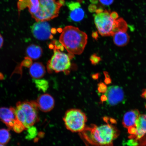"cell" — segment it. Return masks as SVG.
Segmentation results:
<instances>
[{"mask_svg": "<svg viewBox=\"0 0 146 146\" xmlns=\"http://www.w3.org/2000/svg\"><path fill=\"white\" fill-rule=\"evenodd\" d=\"M110 15L111 17L115 20L117 19L118 17V14L116 12H114L111 13Z\"/></svg>", "mask_w": 146, "mask_h": 146, "instance_id": "cell-28", "label": "cell"}, {"mask_svg": "<svg viewBox=\"0 0 146 146\" xmlns=\"http://www.w3.org/2000/svg\"><path fill=\"white\" fill-rule=\"evenodd\" d=\"M98 126H86L79 136L86 146H113L119 132L115 125L108 122Z\"/></svg>", "mask_w": 146, "mask_h": 146, "instance_id": "cell-1", "label": "cell"}, {"mask_svg": "<svg viewBox=\"0 0 146 146\" xmlns=\"http://www.w3.org/2000/svg\"><path fill=\"white\" fill-rule=\"evenodd\" d=\"M66 4L70 11L80 8L81 7L80 3L78 2L71 1L70 2L67 3Z\"/></svg>", "mask_w": 146, "mask_h": 146, "instance_id": "cell-23", "label": "cell"}, {"mask_svg": "<svg viewBox=\"0 0 146 146\" xmlns=\"http://www.w3.org/2000/svg\"><path fill=\"white\" fill-rule=\"evenodd\" d=\"M98 0H90V2L93 4H96L98 2Z\"/></svg>", "mask_w": 146, "mask_h": 146, "instance_id": "cell-33", "label": "cell"}, {"mask_svg": "<svg viewBox=\"0 0 146 146\" xmlns=\"http://www.w3.org/2000/svg\"><path fill=\"white\" fill-rule=\"evenodd\" d=\"M66 127L74 133H80L86 127L87 118L84 113L81 110L71 109L65 112L63 118Z\"/></svg>", "mask_w": 146, "mask_h": 146, "instance_id": "cell-6", "label": "cell"}, {"mask_svg": "<svg viewBox=\"0 0 146 146\" xmlns=\"http://www.w3.org/2000/svg\"><path fill=\"white\" fill-rule=\"evenodd\" d=\"M0 119L9 129H12L14 122L17 119L14 108L12 107L1 108Z\"/></svg>", "mask_w": 146, "mask_h": 146, "instance_id": "cell-13", "label": "cell"}, {"mask_svg": "<svg viewBox=\"0 0 146 146\" xmlns=\"http://www.w3.org/2000/svg\"><path fill=\"white\" fill-rule=\"evenodd\" d=\"M14 109L16 119L21 122L26 129L39 121V108L36 102H18Z\"/></svg>", "mask_w": 146, "mask_h": 146, "instance_id": "cell-4", "label": "cell"}, {"mask_svg": "<svg viewBox=\"0 0 146 146\" xmlns=\"http://www.w3.org/2000/svg\"><path fill=\"white\" fill-rule=\"evenodd\" d=\"M141 96L146 100V88L144 89L141 94Z\"/></svg>", "mask_w": 146, "mask_h": 146, "instance_id": "cell-30", "label": "cell"}, {"mask_svg": "<svg viewBox=\"0 0 146 146\" xmlns=\"http://www.w3.org/2000/svg\"><path fill=\"white\" fill-rule=\"evenodd\" d=\"M105 82L107 84H110L111 82V80L110 78H106Z\"/></svg>", "mask_w": 146, "mask_h": 146, "instance_id": "cell-31", "label": "cell"}, {"mask_svg": "<svg viewBox=\"0 0 146 146\" xmlns=\"http://www.w3.org/2000/svg\"><path fill=\"white\" fill-rule=\"evenodd\" d=\"M33 81L38 90L45 92L49 88L48 81L44 79H34Z\"/></svg>", "mask_w": 146, "mask_h": 146, "instance_id": "cell-19", "label": "cell"}, {"mask_svg": "<svg viewBox=\"0 0 146 146\" xmlns=\"http://www.w3.org/2000/svg\"><path fill=\"white\" fill-rule=\"evenodd\" d=\"M43 51L39 46L32 44L27 47L26 53L27 57L33 60H37L41 57Z\"/></svg>", "mask_w": 146, "mask_h": 146, "instance_id": "cell-17", "label": "cell"}, {"mask_svg": "<svg viewBox=\"0 0 146 146\" xmlns=\"http://www.w3.org/2000/svg\"><path fill=\"white\" fill-rule=\"evenodd\" d=\"M100 1L102 4L108 6L112 4L114 0H100Z\"/></svg>", "mask_w": 146, "mask_h": 146, "instance_id": "cell-26", "label": "cell"}, {"mask_svg": "<svg viewBox=\"0 0 146 146\" xmlns=\"http://www.w3.org/2000/svg\"><path fill=\"white\" fill-rule=\"evenodd\" d=\"M3 43V36L0 34V48L2 47Z\"/></svg>", "mask_w": 146, "mask_h": 146, "instance_id": "cell-29", "label": "cell"}, {"mask_svg": "<svg viewBox=\"0 0 146 146\" xmlns=\"http://www.w3.org/2000/svg\"><path fill=\"white\" fill-rule=\"evenodd\" d=\"M87 39L86 34L78 27L67 26L63 29L59 42L69 53L79 55L83 52Z\"/></svg>", "mask_w": 146, "mask_h": 146, "instance_id": "cell-2", "label": "cell"}, {"mask_svg": "<svg viewBox=\"0 0 146 146\" xmlns=\"http://www.w3.org/2000/svg\"><path fill=\"white\" fill-rule=\"evenodd\" d=\"M26 129L23 124L17 119L16 120L12 128V129L16 133H20Z\"/></svg>", "mask_w": 146, "mask_h": 146, "instance_id": "cell-22", "label": "cell"}, {"mask_svg": "<svg viewBox=\"0 0 146 146\" xmlns=\"http://www.w3.org/2000/svg\"><path fill=\"white\" fill-rule=\"evenodd\" d=\"M11 139V134L8 129H0V143L5 145L8 143Z\"/></svg>", "mask_w": 146, "mask_h": 146, "instance_id": "cell-20", "label": "cell"}, {"mask_svg": "<svg viewBox=\"0 0 146 146\" xmlns=\"http://www.w3.org/2000/svg\"><path fill=\"white\" fill-rule=\"evenodd\" d=\"M134 134L129 136L130 146H141L146 145V114H140L136 122Z\"/></svg>", "mask_w": 146, "mask_h": 146, "instance_id": "cell-8", "label": "cell"}, {"mask_svg": "<svg viewBox=\"0 0 146 146\" xmlns=\"http://www.w3.org/2000/svg\"><path fill=\"white\" fill-rule=\"evenodd\" d=\"M36 102L38 108L44 112H48L52 110L55 105L54 98L48 94L40 96L38 98Z\"/></svg>", "mask_w": 146, "mask_h": 146, "instance_id": "cell-12", "label": "cell"}, {"mask_svg": "<svg viewBox=\"0 0 146 146\" xmlns=\"http://www.w3.org/2000/svg\"><path fill=\"white\" fill-rule=\"evenodd\" d=\"M29 72L31 76L34 79H39L44 75L45 67L41 63H34L31 66Z\"/></svg>", "mask_w": 146, "mask_h": 146, "instance_id": "cell-15", "label": "cell"}, {"mask_svg": "<svg viewBox=\"0 0 146 146\" xmlns=\"http://www.w3.org/2000/svg\"><path fill=\"white\" fill-rule=\"evenodd\" d=\"M25 138L27 140H31L35 139L38 134L37 129L33 125L27 128Z\"/></svg>", "mask_w": 146, "mask_h": 146, "instance_id": "cell-21", "label": "cell"}, {"mask_svg": "<svg viewBox=\"0 0 146 146\" xmlns=\"http://www.w3.org/2000/svg\"><path fill=\"white\" fill-rule=\"evenodd\" d=\"M97 7L96 5L94 4H91L89 5L88 10L89 12L91 13L96 12L97 10Z\"/></svg>", "mask_w": 146, "mask_h": 146, "instance_id": "cell-27", "label": "cell"}, {"mask_svg": "<svg viewBox=\"0 0 146 146\" xmlns=\"http://www.w3.org/2000/svg\"><path fill=\"white\" fill-rule=\"evenodd\" d=\"M110 12L106 10L95 16L94 23L100 34L103 36H113L115 33L127 32V23L122 18L115 20L111 17Z\"/></svg>", "mask_w": 146, "mask_h": 146, "instance_id": "cell-3", "label": "cell"}, {"mask_svg": "<svg viewBox=\"0 0 146 146\" xmlns=\"http://www.w3.org/2000/svg\"><path fill=\"white\" fill-rule=\"evenodd\" d=\"M31 29L35 38L40 40H45L52 38L50 25L46 21L36 22Z\"/></svg>", "mask_w": 146, "mask_h": 146, "instance_id": "cell-10", "label": "cell"}, {"mask_svg": "<svg viewBox=\"0 0 146 146\" xmlns=\"http://www.w3.org/2000/svg\"><path fill=\"white\" fill-rule=\"evenodd\" d=\"M124 96V91L121 87L113 85L108 88L101 99L103 102H106L108 105L115 106L123 101Z\"/></svg>", "mask_w": 146, "mask_h": 146, "instance_id": "cell-9", "label": "cell"}, {"mask_svg": "<svg viewBox=\"0 0 146 146\" xmlns=\"http://www.w3.org/2000/svg\"><path fill=\"white\" fill-rule=\"evenodd\" d=\"M85 16V12L83 9L79 8L71 11L69 18L74 22H80L83 19Z\"/></svg>", "mask_w": 146, "mask_h": 146, "instance_id": "cell-18", "label": "cell"}, {"mask_svg": "<svg viewBox=\"0 0 146 146\" xmlns=\"http://www.w3.org/2000/svg\"><path fill=\"white\" fill-rule=\"evenodd\" d=\"M0 146H5L4 145H3V144H1L0 143Z\"/></svg>", "mask_w": 146, "mask_h": 146, "instance_id": "cell-35", "label": "cell"}, {"mask_svg": "<svg viewBox=\"0 0 146 146\" xmlns=\"http://www.w3.org/2000/svg\"><path fill=\"white\" fill-rule=\"evenodd\" d=\"M140 115L139 111L137 109L129 111L124 115L122 123L131 135L134 134L136 122Z\"/></svg>", "mask_w": 146, "mask_h": 146, "instance_id": "cell-11", "label": "cell"}, {"mask_svg": "<svg viewBox=\"0 0 146 146\" xmlns=\"http://www.w3.org/2000/svg\"><path fill=\"white\" fill-rule=\"evenodd\" d=\"M103 11L104 10H103V9H102L101 8H99L98 9H97L96 11V14L99 13H100L103 12Z\"/></svg>", "mask_w": 146, "mask_h": 146, "instance_id": "cell-32", "label": "cell"}, {"mask_svg": "<svg viewBox=\"0 0 146 146\" xmlns=\"http://www.w3.org/2000/svg\"><path fill=\"white\" fill-rule=\"evenodd\" d=\"M17 5L19 11L28 8L32 15L37 12L39 6V0H19Z\"/></svg>", "mask_w": 146, "mask_h": 146, "instance_id": "cell-14", "label": "cell"}, {"mask_svg": "<svg viewBox=\"0 0 146 146\" xmlns=\"http://www.w3.org/2000/svg\"><path fill=\"white\" fill-rule=\"evenodd\" d=\"M63 5L56 0H39V9L32 17L36 22L50 21L58 17Z\"/></svg>", "mask_w": 146, "mask_h": 146, "instance_id": "cell-5", "label": "cell"}, {"mask_svg": "<svg viewBox=\"0 0 146 146\" xmlns=\"http://www.w3.org/2000/svg\"><path fill=\"white\" fill-rule=\"evenodd\" d=\"M114 43L119 47L126 45L129 41V36L126 32L120 31L117 32L113 35Z\"/></svg>", "mask_w": 146, "mask_h": 146, "instance_id": "cell-16", "label": "cell"}, {"mask_svg": "<svg viewBox=\"0 0 146 146\" xmlns=\"http://www.w3.org/2000/svg\"><path fill=\"white\" fill-rule=\"evenodd\" d=\"M54 54L47 63L48 72L54 71L58 73L68 70L71 66L70 58L68 55L62 52L59 49L54 47Z\"/></svg>", "mask_w": 146, "mask_h": 146, "instance_id": "cell-7", "label": "cell"}, {"mask_svg": "<svg viewBox=\"0 0 146 146\" xmlns=\"http://www.w3.org/2000/svg\"><path fill=\"white\" fill-rule=\"evenodd\" d=\"M107 87L105 84L103 83H100L99 84L98 87V90L100 92L105 93L106 91Z\"/></svg>", "mask_w": 146, "mask_h": 146, "instance_id": "cell-25", "label": "cell"}, {"mask_svg": "<svg viewBox=\"0 0 146 146\" xmlns=\"http://www.w3.org/2000/svg\"><path fill=\"white\" fill-rule=\"evenodd\" d=\"M58 1H59L60 3H61L62 5H63L65 3L64 0H59Z\"/></svg>", "mask_w": 146, "mask_h": 146, "instance_id": "cell-34", "label": "cell"}, {"mask_svg": "<svg viewBox=\"0 0 146 146\" xmlns=\"http://www.w3.org/2000/svg\"><path fill=\"white\" fill-rule=\"evenodd\" d=\"M101 60L99 56H97L96 54L93 55L91 56L90 60L93 64H96L98 63Z\"/></svg>", "mask_w": 146, "mask_h": 146, "instance_id": "cell-24", "label": "cell"}]
</instances>
